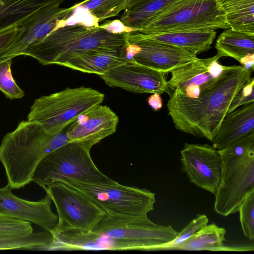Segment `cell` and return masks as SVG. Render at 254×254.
<instances>
[{"label": "cell", "instance_id": "ba28073f", "mask_svg": "<svg viewBox=\"0 0 254 254\" xmlns=\"http://www.w3.org/2000/svg\"><path fill=\"white\" fill-rule=\"evenodd\" d=\"M230 28L217 0H180L148 20L138 31L145 35Z\"/></svg>", "mask_w": 254, "mask_h": 254}, {"label": "cell", "instance_id": "e575fe53", "mask_svg": "<svg viewBox=\"0 0 254 254\" xmlns=\"http://www.w3.org/2000/svg\"><path fill=\"white\" fill-rule=\"evenodd\" d=\"M148 105L154 110L157 111L162 107V101L160 95L154 93L148 99Z\"/></svg>", "mask_w": 254, "mask_h": 254}, {"label": "cell", "instance_id": "3957f363", "mask_svg": "<svg viewBox=\"0 0 254 254\" xmlns=\"http://www.w3.org/2000/svg\"><path fill=\"white\" fill-rule=\"evenodd\" d=\"M92 251H158L177 236L171 226L158 225L148 217L130 218L107 213L91 231Z\"/></svg>", "mask_w": 254, "mask_h": 254}, {"label": "cell", "instance_id": "4dcf8cb0", "mask_svg": "<svg viewBox=\"0 0 254 254\" xmlns=\"http://www.w3.org/2000/svg\"><path fill=\"white\" fill-rule=\"evenodd\" d=\"M254 149V132L223 149L218 150L222 160H226L242 157Z\"/></svg>", "mask_w": 254, "mask_h": 254}, {"label": "cell", "instance_id": "5bb4252c", "mask_svg": "<svg viewBox=\"0 0 254 254\" xmlns=\"http://www.w3.org/2000/svg\"><path fill=\"white\" fill-rule=\"evenodd\" d=\"M74 9L73 6L67 8L52 6L40 11L21 26L20 34L0 53V63L22 55L28 48L41 41L51 32L65 26Z\"/></svg>", "mask_w": 254, "mask_h": 254}, {"label": "cell", "instance_id": "836d02e7", "mask_svg": "<svg viewBox=\"0 0 254 254\" xmlns=\"http://www.w3.org/2000/svg\"><path fill=\"white\" fill-rule=\"evenodd\" d=\"M21 27H13L0 32V53L8 46L20 34Z\"/></svg>", "mask_w": 254, "mask_h": 254}, {"label": "cell", "instance_id": "30bf717a", "mask_svg": "<svg viewBox=\"0 0 254 254\" xmlns=\"http://www.w3.org/2000/svg\"><path fill=\"white\" fill-rule=\"evenodd\" d=\"M222 160L221 179L214 195V210L227 216L237 212L243 201L254 190V149L242 157Z\"/></svg>", "mask_w": 254, "mask_h": 254}, {"label": "cell", "instance_id": "4316f807", "mask_svg": "<svg viewBox=\"0 0 254 254\" xmlns=\"http://www.w3.org/2000/svg\"><path fill=\"white\" fill-rule=\"evenodd\" d=\"M127 0H84L73 5L84 8L94 17L98 22L115 17L125 9Z\"/></svg>", "mask_w": 254, "mask_h": 254}, {"label": "cell", "instance_id": "e0dca14e", "mask_svg": "<svg viewBox=\"0 0 254 254\" xmlns=\"http://www.w3.org/2000/svg\"><path fill=\"white\" fill-rule=\"evenodd\" d=\"M11 189L8 184L0 188V214L29 221L50 232L55 228L58 217L52 210V200L48 194L32 201L15 196Z\"/></svg>", "mask_w": 254, "mask_h": 254}, {"label": "cell", "instance_id": "4fadbf2b", "mask_svg": "<svg viewBox=\"0 0 254 254\" xmlns=\"http://www.w3.org/2000/svg\"><path fill=\"white\" fill-rule=\"evenodd\" d=\"M215 56L208 58H198L170 72L171 78L167 81L170 89L177 90L185 96L198 97L212 87L223 73L231 66H225L218 62Z\"/></svg>", "mask_w": 254, "mask_h": 254}, {"label": "cell", "instance_id": "2e32d148", "mask_svg": "<svg viewBox=\"0 0 254 254\" xmlns=\"http://www.w3.org/2000/svg\"><path fill=\"white\" fill-rule=\"evenodd\" d=\"M119 122L117 115L101 104L79 116L66 130L69 142L81 143L89 148L113 134Z\"/></svg>", "mask_w": 254, "mask_h": 254}, {"label": "cell", "instance_id": "1f68e13d", "mask_svg": "<svg viewBox=\"0 0 254 254\" xmlns=\"http://www.w3.org/2000/svg\"><path fill=\"white\" fill-rule=\"evenodd\" d=\"M254 102V78L251 77L233 97L228 113Z\"/></svg>", "mask_w": 254, "mask_h": 254}, {"label": "cell", "instance_id": "603a6c76", "mask_svg": "<svg viewBox=\"0 0 254 254\" xmlns=\"http://www.w3.org/2000/svg\"><path fill=\"white\" fill-rule=\"evenodd\" d=\"M226 233L224 228L219 227L214 223L207 224L190 238L177 247L175 250L251 251L250 247L234 248L226 246L224 244V242L226 240Z\"/></svg>", "mask_w": 254, "mask_h": 254}, {"label": "cell", "instance_id": "484cf974", "mask_svg": "<svg viewBox=\"0 0 254 254\" xmlns=\"http://www.w3.org/2000/svg\"><path fill=\"white\" fill-rule=\"evenodd\" d=\"M180 0H148L134 8L124 10L121 20L127 26L138 30L153 17Z\"/></svg>", "mask_w": 254, "mask_h": 254}, {"label": "cell", "instance_id": "8992f818", "mask_svg": "<svg viewBox=\"0 0 254 254\" xmlns=\"http://www.w3.org/2000/svg\"><path fill=\"white\" fill-rule=\"evenodd\" d=\"M90 149L78 142L63 145L40 161L35 169L32 181L43 189L64 178L93 184L115 183L96 166Z\"/></svg>", "mask_w": 254, "mask_h": 254}, {"label": "cell", "instance_id": "d6a6232c", "mask_svg": "<svg viewBox=\"0 0 254 254\" xmlns=\"http://www.w3.org/2000/svg\"><path fill=\"white\" fill-rule=\"evenodd\" d=\"M100 27L112 34H122L138 31V29L126 26L120 20L106 21L104 24L100 25Z\"/></svg>", "mask_w": 254, "mask_h": 254}, {"label": "cell", "instance_id": "5b68a950", "mask_svg": "<svg viewBox=\"0 0 254 254\" xmlns=\"http://www.w3.org/2000/svg\"><path fill=\"white\" fill-rule=\"evenodd\" d=\"M105 95L90 87L66 88L35 99L28 121L37 123L50 134L62 131L83 113L101 104Z\"/></svg>", "mask_w": 254, "mask_h": 254}, {"label": "cell", "instance_id": "9a60e30c", "mask_svg": "<svg viewBox=\"0 0 254 254\" xmlns=\"http://www.w3.org/2000/svg\"><path fill=\"white\" fill-rule=\"evenodd\" d=\"M166 73L141 64L126 62L99 76L112 87H119L134 93H163L171 91Z\"/></svg>", "mask_w": 254, "mask_h": 254}, {"label": "cell", "instance_id": "cb8c5ba5", "mask_svg": "<svg viewBox=\"0 0 254 254\" xmlns=\"http://www.w3.org/2000/svg\"><path fill=\"white\" fill-rule=\"evenodd\" d=\"M215 47L219 58L228 57L240 62L247 55L254 54V34L226 29L219 35Z\"/></svg>", "mask_w": 254, "mask_h": 254}, {"label": "cell", "instance_id": "d6986e66", "mask_svg": "<svg viewBox=\"0 0 254 254\" xmlns=\"http://www.w3.org/2000/svg\"><path fill=\"white\" fill-rule=\"evenodd\" d=\"M254 132V102L228 113L212 141V146L223 149Z\"/></svg>", "mask_w": 254, "mask_h": 254}, {"label": "cell", "instance_id": "9c48e42d", "mask_svg": "<svg viewBox=\"0 0 254 254\" xmlns=\"http://www.w3.org/2000/svg\"><path fill=\"white\" fill-rule=\"evenodd\" d=\"M54 203L58 221L53 235L75 230L91 231L106 212L80 192L57 181L44 189Z\"/></svg>", "mask_w": 254, "mask_h": 254}, {"label": "cell", "instance_id": "52a82bcc", "mask_svg": "<svg viewBox=\"0 0 254 254\" xmlns=\"http://www.w3.org/2000/svg\"><path fill=\"white\" fill-rule=\"evenodd\" d=\"M62 182L83 194L106 213L115 216L144 218L154 209L155 193L145 189L113 184L88 183L64 178Z\"/></svg>", "mask_w": 254, "mask_h": 254}, {"label": "cell", "instance_id": "ac0fdd59", "mask_svg": "<svg viewBox=\"0 0 254 254\" xmlns=\"http://www.w3.org/2000/svg\"><path fill=\"white\" fill-rule=\"evenodd\" d=\"M52 234L33 232L31 222L0 214V250L50 251Z\"/></svg>", "mask_w": 254, "mask_h": 254}, {"label": "cell", "instance_id": "d4e9b609", "mask_svg": "<svg viewBox=\"0 0 254 254\" xmlns=\"http://www.w3.org/2000/svg\"><path fill=\"white\" fill-rule=\"evenodd\" d=\"M230 28L254 34V0H217Z\"/></svg>", "mask_w": 254, "mask_h": 254}, {"label": "cell", "instance_id": "277c9868", "mask_svg": "<svg viewBox=\"0 0 254 254\" xmlns=\"http://www.w3.org/2000/svg\"><path fill=\"white\" fill-rule=\"evenodd\" d=\"M125 33L112 34L99 25H65L51 32L43 40L27 49L22 55L36 59L43 65H61L85 52L98 49H122Z\"/></svg>", "mask_w": 254, "mask_h": 254}, {"label": "cell", "instance_id": "d590c367", "mask_svg": "<svg viewBox=\"0 0 254 254\" xmlns=\"http://www.w3.org/2000/svg\"><path fill=\"white\" fill-rule=\"evenodd\" d=\"M245 69L253 72L254 69V54L247 55L239 62Z\"/></svg>", "mask_w": 254, "mask_h": 254}, {"label": "cell", "instance_id": "7c38bea8", "mask_svg": "<svg viewBox=\"0 0 254 254\" xmlns=\"http://www.w3.org/2000/svg\"><path fill=\"white\" fill-rule=\"evenodd\" d=\"M180 154L182 171L190 182L215 195L222 172V160L218 150L206 144L186 142Z\"/></svg>", "mask_w": 254, "mask_h": 254}, {"label": "cell", "instance_id": "7a4b0ae2", "mask_svg": "<svg viewBox=\"0 0 254 254\" xmlns=\"http://www.w3.org/2000/svg\"><path fill=\"white\" fill-rule=\"evenodd\" d=\"M50 134L36 122L22 121L6 133L0 145V161L12 189L25 187L31 181L36 167L48 154L69 142L66 130Z\"/></svg>", "mask_w": 254, "mask_h": 254}, {"label": "cell", "instance_id": "83f0119b", "mask_svg": "<svg viewBox=\"0 0 254 254\" xmlns=\"http://www.w3.org/2000/svg\"><path fill=\"white\" fill-rule=\"evenodd\" d=\"M12 60H6L0 63V91L10 99H20L24 96V92L13 78L11 69Z\"/></svg>", "mask_w": 254, "mask_h": 254}, {"label": "cell", "instance_id": "8fae6325", "mask_svg": "<svg viewBox=\"0 0 254 254\" xmlns=\"http://www.w3.org/2000/svg\"><path fill=\"white\" fill-rule=\"evenodd\" d=\"M125 36L124 54L127 62L159 71L171 72L197 58V55L177 47L146 39L138 31L125 33Z\"/></svg>", "mask_w": 254, "mask_h": 254}, {"label": "cell", "instance_id": "44dd1931", "mask_svg": "<svg viewBox=\"0 0 254 254\" xmlns=\"http://www.w3.org/2000/svg\"><path fill=\"white\" fill-rule=\"evenodd\" d=\"M65 0H0V32L25 24L42 10Z\"/></svg>", "mask_w": 254, "mask_h": 254}, {"label": "cell", "instance_id": "ffe728a7", "mask_svg": "<svg viewBox=\"0 0 254 254\" xmlns=\"http://www.w3.org/2000/svg\"><path fill=\"white\" fill-rule=\"evenodd\" d=\"M124 47L120 49H98L89 51L74 57L61 66L98 76L103 75L127 62L123 53Z\"/></svg>", "mask_w": 254, "mask_h": 254}, {"label": "cell", "instance_id": "f546056e", "mask_svg": "<svg viewBox=\"0 0 254 254\" xmlns=\"http://www.w3.org/2000/svg\"><path fill=\"white\" fill-rule=\"evenodd\" d=\"M240 221L244 236L250 240L254 239V190L250 193L240 204Z\"/></svg>", "mask_w": 254, "mask_h": 254}, {"label": "cell", "instance_id": "7402d4cb", "mask_svg": "<svg viewBox=\"0 0 254 254\" xmlns=\"http://www.w3.org/2000/svg\"><path fill=\"white\" fill-rule=\"evenodd\" d=\"M141 34L146 39L173 45L197 55L211 48L216 32L213 30H189Z\"/></svg>", "mask_w": 254, "mask_h": 254}, {"label": "cell", "instance_id": "8d00e7d4", "mask_svg": "<svg viewBox=\"0 0 254 254\" xmlns=\"http://www.w3.org/2000/svg\"><path fill=\"white\" fill-rule=\"evenodd\" d=\"M148 0H127L126 4L125 9H128L137 7Z\"/></svg>", "mask_w": 254, "mask_h": 254}, {"label": "cell", "instance_id": "6da1fadb", "mask_svg": "<svg viewBox=\"0 0 254 254\" xmlns=\"http://www.w3.org/2000/svg\"><path fill=\"white\" fill-rule=\"evenodd\" d=\"M252 72L242 65H231L212 87L196 98L173 90L167 106L176 128L212 142L233 97Z\"/></svg>", "mask_w": 254, "mask_h": 254}, {"label": "cell", "instance_id": "f1b7e54d", "mask_svg": "<svg viewBox=\"0 0 254 254\" xmlns=\"http://www.w3.org/2000/svg\"><path fill=\"white\" fill-rule=\"evenodd\" d=\"M208 221L206 215L198 214L181 231L178 232L177 237L173 241L160 247L158 250H175L177 247L185 243L207 225Z\"/></svg>", "mask_w": 254, "mask_h": 254}]
</instances>
